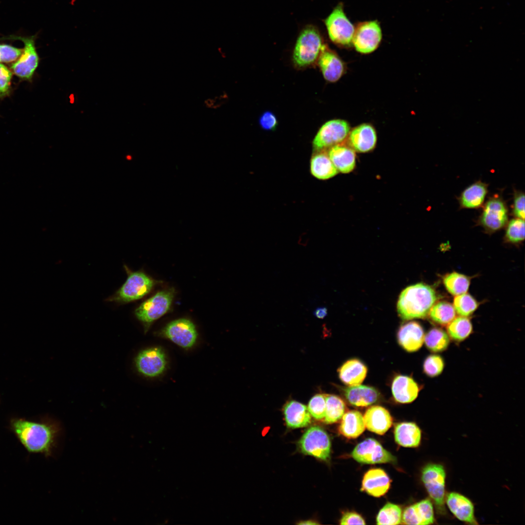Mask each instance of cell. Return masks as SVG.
I'll use <instances>...</instances> for the list:
<instances>
[{"label": "cell", "instance_id": "1", "mask_svg": "<svg viewBox=\"0 0 525 525\" xmlns=\"http://www.w3.org/2000/svg\"><path fill=\"white\" fill-rule=\"evenodd\" d=\"M10 426L28 452L46 456L52 455L60 431L58 424L50 420L36 422L15 418L11 420Z\"/></svg>", "mask_w": 525, "mask_h": 525}, {"label": "cell", "instance_id": "2", "mask_svg": "<svg viewBox=\"0 0 525 525\" xmlns=\"http://www.w3.org/2000/svg\"><path fill=\"white\" fill-rule=\"evenodd\" d=\"M437 300L434 289L430 286L419 283L405 288L397 302V311L403 320L425 317Z\"/></svg>", "mask_w": 525, "mask_h": 525}, {"label": "cell", "instance_id": "3", "mask_svg": "<svg viewBox=\"0 0 525 525\" xmlns=\"http://www.w3.org/2000/svg\"><path fill=\"white\" fill-rule=\"evenodd\" d=\"M326 46L322 36L314 26L304 27L297 40L293 53V62L298 68L308 67L317 59Z\"/></svg>", "mask_w": 525, "mask_h": 525}, {"label": "cell", "instance_id": "4", "mask_svg": "<svg viewBox=\"0 0 525 525\" xmlns=\"http://www.w3.org/2000/svg\"><path fill=\"white\" fill-rule=\"evenodd\" d=\"M444 467L438 463H429L422 470L421 481L439 514L446 513L445 480Z\"/></svg>", "mask_w": 525, "mask_h": 525}, {"label": "cell", "instance_id": "5", "mask_svg": "<svg viewBox=\"0 0 525 525\" xmlns=\"http://www.w3.org/2000/svg\"><path fill=\"white\" fill-rule=\"evenodd\" d=\"M175 290L169 289L156 293L143 302L135 310L137 318L142 323L145 332L151 324L170 310L174 298Z\"/></svg>", "mask_w": 525, "mask_h": 525}, {"label": "cell", "instance_id": "6", "mask_svg": "<svg viewBox=\"0 0 525 525\" xmlns=\"http://www.w3.org/2000/svg\"><path fill=\"white\" fill-rule=\"evenodd\" d=\"M156 281L140 271L129 273L125 283L108 300L127 303L140 299L153 289Z\"/></svg>", "mask_w": 525, "mask_h": 525}, {"label": "cell", "instance_id": "7", "mask_svg": "<svg viewBox=\"0 0 525 525\" xmlns=\"http://www.w3.org/2000/svg\"><path fill=\"white\" fill-rule=\"evenodd\" d=\"M324 22L329 36L334 43L343 46L352 44L355 28L346 16L342 4L335 7Z\"/></svg>", "mask_w": 525, "mask_h": 525}, {"label": "cell", "instance_id": "8", "mask_svg": "<svg viewBox=\"0 0 525 525\" xmlns=\"http://www.w3.org/2000/svg\"><path fill=\"white\" fill-rule=\"evenodd\" d=\"M298 445L301 452L322 460L329 459L331 441L326 432L319 426L307 429L300 438Z\"/></svg>", "mask_w": 525, "mask_h": 525}, {"label": "cell", "instance_id": "9", "mask_svg": "<svg viewBox=\"0 0 525 525\" xmlns=\"http://www.w3.org/2000/svg\"><path fill=\"white\" fill-rule=\"evenodd\" d=\"M350 130L349 123L345 120L334 119L327 122L321 126L313 140L314 150H326L342 143L347 138Z\"/></svg>", "mask_w": 525, "mask_h": 525}, {"label": "cell", "instance_id": "10", "mask_svg": "<svg viewBox=\"0 0 525 525\" xmlns=\"http://www.w3.org/2000/svg\"><path fill=\"white\" fill-rule=\"evenodd\" d=\"M158 334L187 350L195 344L198 335L195 325L187 318H179L171 321Z\"/></svg>", "mask_w": 525, "mask_h": 525}, {"label": "cell", "instance_id": "11", "mask_svg": "<svg viewBox=\"0 0 525 525\" xmlns=\"http://www.w3.org/2000/svg\"><path fill=\"white\" fill-rule=\"evenodd\" d=\"M359 463L367 464L393 463L396 458L375 439L368 438L357 444L351 453Z\"/></svg>", "mask_w": 525, "mask_h": 525}, {"label": "cell", "instance_id": "12", "mask_svg": "<svg viewBox=\"0 0 525 525\" xmlns=\"http://www.w3.org/2000/svg\"><path fill=\"white\" fill-rule=\"evenodd\" d=\"M508 220L506 203L498 196L490 198L485 204L479 218V223L486 230L494 232L503 228Z\"/></svg>", "mask_w": 525, "mask_h": 525}, {"label": "cell", "instance_id": "13", "mask_svg": "<svg viewBox=\"0 0 525 525\" xmlns=\"http://www.w3.org/2000/svg\"><path fill=\"white\" fill-rule=\"evenodd\" d=\"M137 370L150 378L158 377L165 370L167 359L164 350L160 347H152L140 351L135 359Z\"/></svg>", "mask_w": 525, "mask_h": 525}, {"label": "cell", "instance_id": "14", "mask_svg": "<svg viewBox=\"0 0 525 525\" xmlns=\"http://www.w3.org/2000/svg\"><path fill=\"white\" fill-rule=\"evenodd\" d=\"M382 40V31L376 21H365L355 28L352 44L359 52L368 54L374 51Z\"/></svg>", "mask_w": 525, "mask_h": 525}, {"label": "cell", "instance_id": "15", "mask_svg": "<svg viewBox=\"0 0 525 525\" xmlns=\"http://www.w3.org/2000/svg\"><path fill=\"white\" fill-rule=\"evenodd\" d=\"M9 38L19 40L24 45L23 51L19 59L11 66L13 71L16 75L21 78L27 79L31 78L37 68L39 62V57L35 45V36L23 37L11 35Z\"/></svg>", "mask_w": 525, "mask_h": 525}, {"label": "cell", "instance_id": "16", "mask_svg": "<svg viewBox=\"0 0 525 525\" xmlns=\"http://www.w3.org/2000/svg\"><path fill=\"white\" fill-rule=\"evenodd\" d=\"M347 139L348 145L359 153L373 150L377 143L376 130L369 123L361 124L350 130Z\"/></svg>", "mask_w": 525, "mask_h": 525}, {"label": "cell", "instance_id": "17", "mask_svg": "<svg viewBox=\"0 0 525 525\" xmlns=\"http://www.w3.org/2000/svg\"><path fill=\"white\" fill-rule=\"evenodd\" d=\"M435 522L433 503L430 499L426 498L405 508L401 524L427 525L433 524Z\"/></svg>", "mask_w": 525, "mask_h": 525}, {"label": "cell", "instance_id": "18", "mask_svg": "<svg viewBox=\"0 0 525 525\" xmlns=\"http://www.w3.org/2000/svg\"><path fill=\"white\" fill-rule=\"evenodd\" d=\"M445 502L452 514L460 521L470 525L478 524L474 516V505L467 497L456 492H450L446 494Z\"/></svg>", "mask_w": 525, "mask_h": 525}, {"label": "cell", "instance_id": "19", "mask_svg": "<svg viewBox=\"0 0 525 525\" xmlns=\"http://www.w3.org/2000/svg\"><path fill=\"white\" fill-rule=\"evenodd\" d=\"M424 332L421 325L416 321H410L402 325L397 332L400 345L408 352L418 350L424 340Z\"/></svg>", "mask_w": 525, "mask_h": 525}, {"label": "cell", "instance_id": "20", "mask_svg": "<svg viewBox=\"0 0 525 525\" xmlns=\"http://www.w3.org/2000/svg\"><path fill=\"white\" fill-rule=\"evenodd\" d=\"M317 62L324 79L329 82L337 81L345 72L344 62L336 53L329 49L326 45Z\"/></svg>", "mask_w": 525, "mask_h": 525}, {"label": "cell", "instance_id": "21", "mask_svg": "<svg viewBox=\"0 0 525 525\" xmlns=\"http://www.w3.org/2000/svg\"><path fill=\"white\" fill-rule=\"evenodd\" d=\"M364 417L366 427L370 431L379 435L384 434L391 426L392 418L384 407L374 405L368 408Z\"/></svg>", "mask_w": 525, "mask_h": 525}, {"label": "cell", "instance_id": "22", "mask_svg": "<svg viewBox=\"0 0 525 525\" xmlns=\"http://www.w3.org/2000/svg\"><path fill=\"white\" fill-rule=\"evenodd\" d=\"M390 481L385 472L381 469H372L364 475L361 490L376 497L384 495L388 490Z\"/></svg>", "mask_w": 525, "mask_h": 525}, {"label": "cell", "instance_id": "23", "mask_svg": "<svg viewBox=\"0 0 525 525\" xmlns=\"http://www.w3.org/2000/svg\"><path fill=\"white\" fill-rule=\"evenodd\" d=\"M391 390L396 402L406 403L412 402L417 398L420 388L413 378L407 376L398 375L393 380Z\"/></svg>", "mask_w": 525, "mask_h": 525}, {"label": "cell", "instance_id": "24", "mask_svg": "<svg viewBox=\"0 0 525 525\" xmlns=\"http://www.w3.org/2000/svg\"><path fill=\"white\" fill-rule=\"evenodd\" d=\"M328 154L338 172L347 174L354 169L355 152L349 145L341 143L334 145L329 148Z\"/></svg>", "mask_w": 525, "mask_h": 525}, {"label": "cell", "instance_id": "25", "mask_svg": "<svg viewBox=\"0 0 525 525\" xmlns=\"http://www.w3.org/2000/svg\"><path fill=\"white\" fill-rule=\"evenodd\" d=\"M283 413L289 428L304 427L311 422V414L307 407L297 401L291 400L287 402L283 407Z\"/></svg>", "mask_w": 525, "mask_h": 525}, {"label": "cell", "instance_id": "26", "mask_svg": "<svg viewBox=\"0 0 525 525\" xmlns=\"http://www.w3.org/2000/svg\"><path fill=\"white\" fill-rule=\"evenodd\" d=\"M367 368L357 359H351L345 362L338 369L339 377L345 385H359L365 379Z\"/></svg>", "mask_w": 525, "mask_h": 525}, {"label": "cell", "instance_id": "27", "mask_svg": "<svg viewBox=\"0 0 525 525\" xmlns=\"http://www.w3.org/2000/svg\"><path fill=\"white\" fill-rule=\"evenodd\" d=\"M345 396L348 402L355 406H367L375 403L380 394L375 388L367 385L350 386L345 389Z\"/></svg>", "mask_w": 525, "mask_h": 525}, {"label": "cell", "instance_id": "28", "mask_svg": "<svg viewBox=\"0 0 525 525\" xmlns=\"http://www.w3.org/2000/svg\"><path fill=\"white\" fill-rule=\"evenodd\" d=\"M326 150L316 151L311 159L310 170L312 175L321 180L331 178L339 172Z\"/></svg>", "mask_w": 525, "mask_h": 525}, {"label": "cell", "instance_id": "29", "mask_svg": "<svg viewBox=\"0 0 525 525\" xmlns=\"http://www.w3.org/2000/svg\"><path fill=\"white\" fill-rule=\"evenodd\" d=\"M488 193V185L478 181L466 188L459 197L462 208L477 209L483 205Z\"/></svg>", "mask_w": 525, "mask_h": 525}, {"label": "cell", "instance_id": "30", "mask_svg": "<svg viewBox=\"0 0 525 525\" xmlns=\"http://www.w3.org/2000/svg\"><path fill=\"white\" fill-rule=\"evenodd\" d=\"M394 438L397 443L402 446L417 447L420 443L421 432L414 422H401L395 426Z\"/></svg>", "mask_w": 525, "mask_h": 525}, {"label": "cell", "instance_id": "31", "mask_svg": "<svg viewBox=\"0 0 525 525\" xmlns=\"http://www.w3.org/2000/svg\"><path fill=\"white\" fill-rule=\"evenodd\" d=\"M365 428L362 414L356 410H351L343 415L339 431L341 435L348 438H354L362 434Z\"/></svg>", "mask_w": 525, "mask_h": 525}, {"label": "cell", "instance_id": "32", "mask_svg": "<svg viewBox=\"0 0 525 525\" xmlns=\"http://www.w3.org/2000/svg\"><path fill=\"white\" fill-rule=\"evenodd\" d=\"M447 331L449 336L453 340L461 342L471 334L472 326L467 317L460 316L454 318L448 324Z\"/></svg>", "mask_w": 525, "mask_h": 525}, {"label": "cell", "instance_id": "33", "mask_svg": "<svg viewBox=\"0 0 525 525\" xmlns=\"http://www.w3.org/2000/svg\"><path fill=\"white\" fill-rule=\"evenodd\" d=\"M424 341L429 350L434 352H439L448 348L450 344V338L448 334L444 330L438 328H434L426 333Z\"/></svg>", "mask_w": 525, "mask_h": 525}, {"label": "cell", "instance_id": "34", "mask_svg": "<svg viewBox=\"0 0 525 525\" xmlns=\"http://www.w3.org/2000/svg\"><path fill=\"white\" fill-rule=\"evenodd\" d=\"M346 405L343 400L334 395H327L324 421L328 424L336 422L344 414Z\"/></svg>", "mask_w": 525, "mask_h": 525}, {"label": "cell", "instance_id": "35", "mask_svg": "<svg viewBox=\"0 0 525 525\" xmlns=\"http://www.w3.org/2000/svg\"><path fill=\"white\" fill-rule=\"evenodd\" d=\"M443 281L447 291L454 296L466 293L470 284V280L467 277L456 272L445 275Z\"/></svg>", "mask_w": 525, "mask_h": 525}, {"label": "cell", "instance_id": "36", "mask_svg": "<svg viewBox=\"0 0 525 525\" xmlns=\"http://www.w3.org/2000/svg\"><path fill=\"white\" fill-rule=\"evenodd\" d=\"M429 314L433 321L445 325L448 324L455 318V311L453 305L450 303L440 301L433 305Z\"/></svg>", "mask_w": 525, "mask_h": 525}, {"label": "cell", "instance_id": "37", "mask_svg": "<svg viewBox=\"0 0 525 525\" xmlns=\"http://www.w3.org/2000/svg\"><path fill=\"white\" fill-rule=\"evenodd\" d=\"M402 516V509L399 506L387 503L379 512L376 518L377 524L399 525L401 523Z\"/></svg>", "mask_w": 525, "mask_h": 525}, {"label": "cell", "instance_id": "38", "mask_svg": "<svg viewBox=\"0 0 525 525\" xmlns=\"http://www.w3.org/2000/svg\"><path fill=\"white\" fill-rule=\"evenodd\" d=\"M453 303V306L457 313L464 317L472 315L478 307L476 300L466 293L456 296Z\"/></svg>", "mask_w": 525, "mask_h": 525}, {"label": "cell", "instance_id": "39", "mask_svg": "<svg viewBox=\"0 0 525 525\" xmlns=\"http://www.w3.org/2000/svg\"><path fill=\"white\" fill-rule=\"evenodd\" d=\"M505 237L512 243H518L525 239L524 220L516 218L511 219L508 224Z\"/></svg>", "mask_w": 525, "mask_h": 525}, {"label": "cell", "instance_id": "40", "mask_svg": "<svg viewBox=\"0 0 525 525\" xmlns=\"http://www.w3.org/2000/svg\"><path fill=\"white\" fill-rule=\"evenodd\" d=\"M444 366V360L441 356L436 354H430L424 361L423 372L429 377H435L442 372Z\"/></svg>", "mask_w": 525, "mask_h": 525}, {"label": "cell", "instance_id": "41", "mask_svg": "<svg viewBox=\"0 0 525 525\" xmlns=\"http://www.w3.org/2000/svg\"><path fill=\"white\" fill-rule=\"evenodd\" d=\"M326 397L327 394H316L308 403V410L311 415L316 420H322L325 417Z\"/></svg>", "mask_w": 525, "mask_h": 525}, {"label": "cell", "instance_id": "42", "mask_svg": "<svg viewBox=\"0 0 525 525\" xmlns=\"http://www.w3.org/2000/svg\"><path fill=\"white\" fill-rule=\"evenodd\" d=\"M22 50L11 45L0 44V62H11L17 60Z\"/></svg>", "mask_w": 525, "mask_h": 525}, {"label": "cell", "instance_id": "43", "mask_svg": "<svg viewBox=\"0 0 525 525\" xmlns=\"http://www.w3.org/2000/svg\"><path fill=\"white\" fill-rule=\"evenodd\" d=\"M513 213L516 218L525 219V194L522 192H515L514 194Z\"/></svg>", "mask_w": 525, "mask_h": 525}, {"label": "cell", "instance_id": "44", "mask_svg": "<svg viewBox=\"0 0 525 525\" xmlns=\"http://www.w3.org/2000/svg\"><path fill=\"white\" fill-rule=\"evenodd\" d=\"M12 73L3 64L0 63V95H4L9 90Z\"/></svg>", "mask_w": 525, "mask_h": 525}, {"label": "cell", "instance_id": "45", "mask_svg": "<svg viewBox=\"0 0 525 525\" xmlns=\"http://www.w3.org/2000/svg\"><path fill=\"white\" fill-rule=\"evenodd\" d=\"M259 123L263 129L266 130H273L278 125V121L276 116L270 111L264 112L260 117Z\"/></svg>", "mask_w": 525, "mask_h": 525}, {"label": "cell", "instance_id": "46", "mask_svg": "<svg viewBox=\"0 0 525 525\" xmlns=\"http://www.w3.org/2000/svg\"><path fill=\"white\" fill-rule=\"evenodd\" d=\"M365 520L359 514L353 512H348L343 514L341 525H365Z\"/></svg>", "mask_w": 525, "mask_h": 525}, {"label": "cell", "instance_id": "47", "mask_svg": "<svg viewBox=\"0 0 525 525\" xmlns=\"http://www.w3.org/2000/svg\"><path fill=\"white\" fill-rule=\"evenodd\" d=\"M327 314V310L326 307H318L314 312L315 316L319 319L324 318Z\"/></svg>", "mask_w": 525, "mask_h": 525}, {"label": "cell", "instance_id": "48", "mask_svg": "<svg viewBox=\"0 0 525 525\" xmlns=\"http://www.w3.org/2000/svg\"><path fill=\"white\" fill-rule=\"evenodd\" d=\"M299 524H301V525H303V524L311 525V524H312H312H316V523H315V522H311L310 521H308L307 522L306 521V522L300 523H299Z\"/></svg>", "mask_w": 525, "mask_h": 525}]
</instances>
